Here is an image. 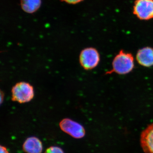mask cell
Instances as JSON below:
<instances>
[{"mask_svg":"<svg viewBox=\"0 0 153 153\" xmlns=\"http://www.w3.org/2000/svg\"><path fill=\"white\" fill-rule=\"evenodd\" d=\"M136 60L141 66L150 67L153 66V48L149 47H143L137 53Z\"/></svg>","mask_w":153,"mask_h":153,"instance_id":"cell-6","label":"cell"},{"mask_svg":"<svg viewBox=\"0 0 153 153\" xmlns=\"http://www.w3.org/2000/svg\"><path fill=\"white\" fill-rule=\"evenodd\" d=\"M22 149L26 153H42L43 143L41 140L37 137H30L24 142Z\"/></svg>","mask_w":153,"mask_h":153,"instance_id":"cell-8","label":"cell"},{"mask_svg":"<svg viewBox=\"0 0 153 153\" xmlns=\"http://www.w3.org/2000/svg\"><path fill=\"white\" fill-rule=\"evenodd\" d=\"M133 13L138 19L142 21L153 19V0H135Z\"/></svg>","mask_w":153,"mask_h":153,"instance_id":"cell-5","label":"cell"},{"mask_svg":"<svg viewBox=\"0 0 153 153\" xmlns=\"http://www.w3.org/2000/svg\"><path fill=\"white\" fill-rule=\"evenodd\" d=\"M140 143L146 153H153V123L148 126L142 133Z\"/></svg>","mask_w":153,"mask_h":153,"instance_id":"cell-7","label":"cell"},{"mask_svg":"<svg viewBox=\"0 0 153 153\" xmlns=\"http://www.w3.org/2000/svg\"><path fill=\"white\" fill-rule=\"evenodd\" d=\"M62 1L65 2L66 3L71 4H75L82 2L83 0H61Z\"/></svg>","mask_w":153,"mask_h":153,"instance_id":"cell-11","label":"cell"},{"mask_svg":"<svg viewBox=\"0 0 153 153\" xmlns=\"http://www.w3.org/2000/svg\"><path fill=\"white\" fill-rule=\"evenodd\" d=\"M12 100L18 103L30 102L35 96L34 88L28 82L22 81L17 82L11 90Z\"/></svg>","mask_w":153,"mask_h":153,"instance_id":"cell-2","label":"cell"},{"mask_svg":"<svg viewBox=\"0 0 153 153\" xmlns=\"http://www.w3.org/2000/svg\"><path fill=\"white\" fill-rule=\"evenodd\" d=\"M0 148H1V149H1L0 150L1 153H9L8 150L4 146L1 145Z\"/></svg>","mask_w":153,"mask_h":153,"instance_id":"cell-12","label":"cell"},{"mask_svg":"<svg viewBox=\"0 0 153 153\" xmlns=\"http://www.w3.org/2000/svg\"><path fill=\"white\" fill-rule=\"evenodd\" d=\"M100 55L98 50L94 47H87L82 49L79 55V62L85 70L95 68L100 62Z\"/></svg>","mask_w":153,"mask_h":153,"instance_id":"cell-3","label":"cell"},{"mask_svg":"<svg viewBox=\"0 0 153 153\" xmlns=\"http://www.w3.org/2000/svg\"><path fill=\"white\" fill-rule=\"evenodd\" d=\"M59 127L62 131L76 139L82 138L85 136L84 127L71 119H63L60 121Z\"/></svg>","mask_w":153,"mask_h":153,"instance_id":"cell-4","label":"cell"},{"mask_svg":"<svg viewBox=\"0 0 153 153\" xmlns=\"http://www.w3.org/2000/svg\"><path fill=\"white\" fill-rule=\"evenodd\" d=\"M44 153H65L62 148L57 146H52L47 148Z\"/></svg>","mask_w":153,"mask_h":153,"instance_id":"cell-10","label":"cell"},{"mask_svg":"<svg viewBox=\"0 0 153 153\" xmlns=\"http://www.w3.org/2000/svg\"><path fill=\"white\" fill-rule=\"evenodd\" d=\"M134 67V60L132 55L121 50L113 60L112 68L107 71L106 74L115 73L124 75L131 72Z\"/></svg>","mask_w":153,"mask_h":153,"instance_id":"cell-1","label":"cell"},{"mask_svg":"<svg viewBox=\"0 0 153 153\" xmlns=\"http://www.w3.org/2000/svg\"><path fill=\"white\" fill-rule=\"evenodd\" d=\"M41 3V0H21V6L25 13L32 14L40 8Z\"/></svg>","mask_w":153,"mask_h":153,"instance_id":"cell-9","label":"cell"}]
</instances>
